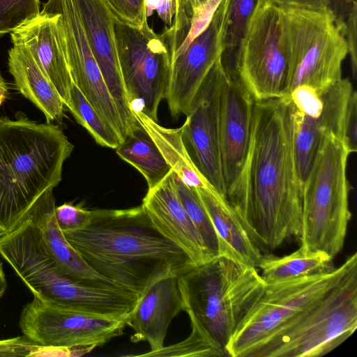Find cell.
I'll return each mask as SVG.
<instances>
[{"label":"cell","instance_id":"31","mask_svg":"<svg viewBox=\"0 0 357 357\" xmlns=\"http://www.w3.org/2000/svg\"><path fill=\"white\" fill-rule=\"evenodd\" d=\"M284 98L294 107L309 116L317 118L321 114L323 101L319 92L312 86L298 85Z\"/></svg>","mask_w":357,"mask_h":357},{"label":"cell","instance_id":"3","mask_svg":"<svg viewBox=\"0 0 357 357\" xmlns=\"http://www.w3.org/2000/svg\"><path fill=\"white\" fill-rule=\"evenodd\" d=\"M73 147L55 124L24 114L0 118V236L15 229L37 199L59 183Z\"/></svg>","mask_w":357,"mask_h":357},{"label":"cell","instance_id":"16","mask_svg":"<svg viewBox=\"0 0 357 357\" xmlns=\"http://www.w3.org/2000/svg\"><path fill=\"white\" fill-rule=\"evenodd\" d=\"M13 45L26 50L49 78L65 106L73 85L60 15L40 12L38 17L10 33Z\"/></svg>","mask_w":357,"mask_h":357},{"label":"cell","instance_id":"6","mask_svg":"<svg viewBox=\"0 0 357 357\" xmlns=\"http://www.w3.org/2000/svg\"><path fill=\"white\" fill-rule=\"evenodd\" d=\"M357 328V266L319 303L251 347L244 357H320Z\"/></svg>","mask_w":357,"mask_h":357},{"label":"cell","instance_id":"2","mask_svg":"<svg viewBox=\"0 0 357 357\" xmlns=\"http://www.w3.org/2000/svg\"><path fill=\"white\" fill-rule=\"evenodd\" d=\"M62 231L96 273L139 297L158 280L196 265L156 229L142 205L94 209L83 226Z\"/></svg>","mask_w":357,"mask_h":357},{"label":"cell","instance_id":"26","mask_svg":"<svg viewBox=\"0 0 357 357\" xmlns=\"http://www.w3.org/2000/svg\"><path fill=\"white\" fill-rule=\"evenodd\" d=\"M66 107L98 144L116 149L121 142L114 130L102 119L74 83Z\"/></svg>","mask_w":357,"mask_h":357},{"label":"cell","instance_id":"19","mask_svg":"<svg viewBox=\"0 0 357 357\" xmlns=\"http://www.w3.org/2000/svg\"><path fill=\"white\" fill-rule=\"evenodd\" d=\"M55 207L53 189H49L37 199L26 216L38 228L47 253L59 268L78 280L121 288L96 273L70 244L56 222Z\"/></svg>","mask_w":357,"mask_h":357},{"label":"cell","instance_id":"28","mask_svg":"<svg viewBox=\"0 0 357 357\" xmlns=\"http://www.w3.org/2000/svg\"><path fill=\"white\" fill-rule=\"evenodd\" d=\"M40 0H0V36L10 33L40 14Z\"/></svg>","mask_w":357,"mask_h":357},{"label":"cell","instance_id":"7","mask_svg":"<svg viewBox=\"0 0 357 357\" xmlns=\"http://www.w3.org/2000/svg\"><path fill=\"white\" fill-rule=\"evenodd\" d=\"M278 6L289 66V93L306 84L321 96L342 78V63L349 54L344 32L328 8Z\"/></svg>","mask_w":357,"mask_h":357},{"label":"cell","instance_id":"21","mask_svg":"<svg viewBox=\"0 0 357 357\" xmlns=\"http://www.w3.org/2000/svg\"><path fill=\"white\" fill-rule=\"evenodd\" d=\"M8 64L20 93L44 114L47 123H61L64 116V102L30 54L26 50L13 45L8 51Z\"/></svg>","mask_w":357,"mask_h":357},{"label":"cell","instance_id":"8","mask_svg":"<svg viewBox=\"0 0 357 357\" xmlns=\"http://www.w3.org/2000/svg\"><path fill=\"white\" fill-rule=\"evenodd\" d=\"M356 266L354 252L339 267L266 284L231 336L227 347L229 357H244L251 347L319 303Z\"/></svg>","mask_w":357,"mask_h":357},{"label":"cell","instance_id":"36","mask_svg":"<svg viewBox=\"0 0 357 357\" xmlns=\"http://www.w3.org/2000/svg\"><path fill=\"white\" fill-rule=\"evenodd\" d=\"M278 6H289L306 8H328L336 0H269Z\"/></svg>","mask_w":357,"mask_h":357},{"label":"cell","instance_id":"29","mask_svg":"<svg viewBox=\"0 0 357 357\" xmlns=\"http://www.w3.org/2000/svg\"><path fill=\"white\" fill-rule=\"evenodd\" d=\"M208 1L176 0V9L172 24L161 33L172 51H176L184 40L193 13Z\"/></svg>","mask_w":357,"mask_h":357},{"label":"cell","instance_id":"15","mask_svg":"<svg viewBox=\"0 0 357 357\" xmlns=\"http://www.w3.org/2000/svg\"><path fill=\"white\" fill-rule=\"evenodd\" d=\"M75 2L89 45L128 132L137 121L130 107L121 76L114 37V15L104 0Z\"/></svg>","mask_w":357,"mask_h":357},{"label":"cell","instance_id":"14","mask_svg":"<svg viewBox=\"0 0 357 357\" xmlns=\"http://www.w3.org/2000/svg\"><path fill=\"white\" fill-rule=\"evenodd\" d=\"M254 102L238 77L225 71L220 91L219 144L226 191L236 179L246 155Z\"/></svg>","mask_w":357,"mask_h":357},{"label":"cell","instance_id":"24","mask_svg":"<svg viewBox=\"0 0 357 357\" xmlns=\"http://www.w3.org/2000/svg\"><path fill=\"white\" fill-rule=\"evenodd\" d=\"M261 0H227L222 29L220 62L225 70L237 76L243 43Z\"/></svg>","mask_w":357,"mask_h":357},{"label":"cell","instance_id":"27","mask_svg":"<svg viewBox=\"0 0 357 357\" xmlns=\"http://www.w3.org/2000/svg\"><path fill=\"white\" fill-rule=\"evenodd\" d=\"M174 178L178 196L195 226L207 254L211 259L218 256V237L196 188L186 185L174 172Z\"/></svg>","mask_w":357,"mask_h":357},{"label":"cell","instance_id":"1","mask_svg":"<svg viewBox=\"0 0 357 357\" xmlns=\"http://www.w3.org/2000/svg\"><path fill=\"white\" fill-rule=\"evenodd\" d=\"M303 190L287 102L255 100L246 155L227 200L260 247L273 250L300 235Z\"/></svg>","mask_w":357,"mask_h":357},{"label":"cell","instance_id":"25","mask_svg":"<svg viewBox=\"0 0 357 357\" xmlns=\"http://www.w3.org/2000/svg\"><path fill=\"white\" fill-rule=\"evenodd\" d=\"M333 259L321 251L305 252L298 248L290 255L275 257L263 256L257 268L265 284L285 282L333 268Z\"/></svg>","mask_w":357,"mask_h":357},{"label":"cell","instance_id":"22","mask_svg":"<svg viewBox=\"0 0 357 357\" xmlns=\"http://www.w3.org/2000/svg\"><path fill=\"white\" fill-rule=\"evenodd\" d=\"M132 113L150 135L172 171L186 185L195 188L215 190L191 160L182 140L181 127L165 128L142 113Z\"/></svg>","mask_w":357,"mask_h":357},{"label":"cell","instance_id":"5","mask_svg":"<svg viewBox=\"0 0 357 357\" xmlns=\"http://www.w3.org/2000/svg\"><path fill=\"white\" fill-rule=\"evenodd\" d=\"M349 144L333 132L325 134L303 183L300 249L321 251L334 258L344 247L351 219L347 176Z\"/></svg>","mask_w":357,"mask_h":357},{"label":"cell","instance_id":"37","mask_svg":"<svg viewBox=\"0 0 357 357\" xmlns=\"http://www.w3.org/2000/svg\"><path fill=\"white\" fill-rule=\"evenodd\" d=\"M7 288L6 276L3 271V263L0 261V299L3 296Z\"/></svg>","mask_w":357,"mask_h":357},{"label":"cell","instance_id":"11","mask_svg":"<svg viewBox=\"0 0 357 357\" xmlns=\"http://www.w3.org/2000/svg\"><path fill=\"white\" fill-rule=\"evenodd\" d=\"M128 319L73 310L33 296L22 308L19 326L23 335L43 347L95 348L121 335Z\"/></svg>","mask_w":357,"mask_h":357},{"label":"cell","instance_id":"33","mask_svg":"<svg viewBox=\"0 0 357 357\" xmlns=\"http://www.w3.org/2000/svg\"><path fill=\"white\" fill-rule=\"evenodd\" d=\"M54 214L61 231L73 230L81 227L89 220L92 210L86 209L81 204L64 203L55 207Z\"/></svg>","mask_w":357,"mask_h":357},{"label":"cell","instance_id":"12","mask_svg":"<svg viewBox=\"0 0 357 357\" xmlns=\"http://www.w3.org/2000/svg\"><path fill=\"white\" fill-rule=\"evenodd\" d=\"M225 74L219 59L204 78L181 128L183 144L193 164L226 197L219 144V100Z\"/></svg>","mask_w":357,"mask_h":357},{"label":"cell","instance_id":"4","mask_svg":"<svg viewBox=\"0 0 357 357\" xmlns=\"http://www.w3.org/2000/svg\"><path fill=\"white\" fill-rule=\"evenodd\" d=\"M265 282L257 268L218 255L178 275L183 310L196 331L220 354L260 296Z\"/></svg>","mask_w":357,"mask_h":357},{"label":"cell","instance_id":"20","mask_svg":"<svg viewBox=\"0 0 357 357\" xmlns=\"http://www.w3.org/2000/svg\"><path fill=\"white\" fill-rule=\"evenodd\" d=\"M196 190L215 229L218 241V255L257 268L264 256L261 248L226 197L215 190Z\"/></svg>","mask_w":357,"mask_h":357},{"label":"cell","instance_id":"17","mask_svg":"<svg viewBox=\"0 0 357 357\" xmlns=\"http://www.w3.org/2000/svg\"><path fill=\"white\" fill-rule=\"evenodd\" d=\"M142 206L156 229L181 248L195 264L211 259L178 196L173 171L148 190Z\"/></svg>","mask_w":357,"mask_h":357},{"label":"cell","instance_id":"18","mask_svg":"<svg viewBox=\"0 0 357 357\" xmlns=\"http://www.w3.org/2000/svg\"><path fill=\"white\" fill-rule=\"evenodd\" d=\"M181 310L178 275L158 280L138 298L130 314L128 325L134 331L132 341L148 342L151 352L162 349L170 323Z\"/></svg>","mask_w":357,"mask_h":357},{"label":"cell","instance_id":"30","mask_svg":"<svg viewBox=\"0 0 357 357\" xmlns=\"http://www.w3.org/2000/svg\"><path fill=\"white\" fill-rule=\"evenodd\" d=\"M139 356H206L220 357L216 349L196 331L192 330L184 340L175 344L163 347L155 351H149Z\"/></svg>","mask_w":357,"mask_h":357},{"label":"cell","instance_id":"32","mask_svg":"<svg viewBox=\"0 0 357 357\" xmlns=\"http://www.w3.org/2000/svg\"><path fill=\"white\" fill-rule=\"evenodd\" d=\"M113 15L122 22L141 27L147 21L144 0H104Z\"/></svg>","mask_w":357,"mask_h":357},{"label":"cell","instance_id":"35","mask_svg":"<svg viewBox=\"0 0 357 357\" xmlns=\"http://www.w3.org/2000/svg\"><path fill=\"white\" fill-rule=\"evenodd\" d=\"M144 3L147 18L156 12L166 28L172 26L176 9V0H144Z\"/></svg>","mask_w":357,"mask_h":357},{"label":"cell","instance_id":"10","mask_svg":"<svg viewBox=\"0 0 357 357\" xmlns=\"http://www.w3.org/2000/svg\"><path fill=\"white\" fill-rule=\"evenodd\" d=\"M237 77L255 101L281 98L289 89V66L279 6L261 0L245 38Z\"/></svg>","mask_w":357,"mask_h":357},{"label":"cell","instance_id":"23","mask_svg":"<svg viewBox=\"0 0 357 357\" xmlns=\"http://www.w3.org/2000/svg\"><path fill=\"white\" fill-rule=\"evenodd\" d=\"M116 152L142 174L149 189L160 183L172 171L150 135L138 121L127 132Z\"/></svg>","mask_w":357,"mask_h":357},{"label":"cell","instance_id":"13","mask_svg":"<svg viewBox=\"0 0 357 357\" xmlns=\"http://www.w3.org/2000/svg\"><path fill=\"white\" fill-rule=\"evenodd\" d=\"M227 0H221L207 26L186 50L171 61L166 96L171 115H187L206 75L220 58L222 29Z\"/></svg>","mask_w":357,"mask_h":357},{"label":"cell","instance_id":"9","mask_svg":"<svg viewBox=\"0 0 357 357\" xmlns=\"http://www.w3.org/2000/svg\"><path fill=\"white\" fill-rule=\"evenodd\" d=\"M116 52L132 112L158 122V110L166 99L171 73L169 49L160 34L146 22L141 27L114 16Z\"/></svg>","mask_w":357,"mask_h":357},{"label":"cell","instance_id":"38","mask_svg":"<svg viewBox=\"0 0 357 357\" xmlns=\"http://www.w3.org/2000/svg\"><path fill=\"white\" fill-rule=\"evenodd\" d=\"M8 93V87L7 83L2 77L0 73V106L7 98V95Z\"/></svg>","mask_w":357,"mask_h":357},{"label":"cell","instance_id":"34","mask_svg":"<svg viewBox=\"0 0 357 357\" xmlns=\"http://www.w3.org/2000/svg\"><path fill=\"white\" fill-rule=\"evenodd\" d=\"M45 349L24 335L0 340V356H44Z\"/></svg>","mask_w":357,"mask_h":357}]
</instances>
